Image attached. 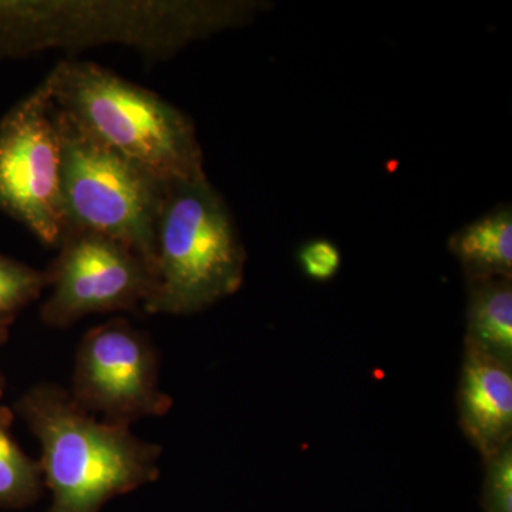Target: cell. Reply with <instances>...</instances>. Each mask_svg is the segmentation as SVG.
Returning a JSON list of instances; mask_svg holds the SVG:
<instances>
[{"mask_svg": "<svg viewBox=\"0 0 512 512\" xmlns=\"http://www.w3.org/2000/svg\"><path fill=\"white\" fill-rule=\"evenodd\" d=\"M15 414L0 407V508H25L39 500L45 487L42 464L23 453L12 434Z\"/></svg>", "mask_w": 512, "mask_h": 512, "instance_id": "11", "label": "cell"}, {"mask_svg": "<svg viewBox=\"0 0 512 512\" xmlns=\"http://www.w3.org/2000/svg\"><path fill=\"white\" fill-rule=\"evenodd\" d=\"M47 286L46 271L0 255V325H12L16 316L39 299Z\"/></svg>", "mask_w": 512, "mask_h": 512, "instance_id": "12", "label": "cell"}, {"mask_svg": "<svg viewBox=\"0 0 512 512\" xmlns=\"http://www.w3.org/2000/svg\"><path fill=\"white\" fill-rule=\"evenodd\" d=\"M303 274L316 282H328L338 275L342 255L339 248L328 239H312L298 252Z\"/></svg>", "mask_w": 512, "mask_h": 512, "instance_id": "14", "label": "cell"}, {"mask_svg": "<svg viewBox=\"0 0 512 512\" xmlns=\"http://www.w3.org/2000/svg\"><path fill=\"white\" fill-rule=\"evenodd\" d=\"M458 421L485 458L512 443V366L464 342L457 392Z\"/></svg>", "mask_w": 512, "mask_h": 512, "instance_id": "8", "label": "cell"}, {"mask_svg": "<svg viewBox=\"0 0 512 512\" xmlns=\"http://www.w3.org/2000/svg\"><path fill=\"white\" fill-rule=\"evenodd\" d=\"M484 512H512V443L484 460Z\"/></svg>", "mask_w": 512, "mask_h": 512, "instance_id": "13", "label": "cell"}, {"mask_svg": "<svg viewBox=\"0 0 512 512\" xmlns=\"http://www.w3.org/2000/svg\"><path fill=\"white\" fill-rule=\"evenodd\" d=\"M74 402L106 421L130 426L170 412L173 400L158 389L157 353L127 320L116 318L86 333L73 373Z\"/></svg>", "mask_w": 512, "mask_h": 512, "instance_id": "7", "label": "cell"}, {"mask_svg": "<svg viewBox=\"0 0 512 512\" xmlns=\"http://www.w3.org/2000/svg\"><path fill=\"white\" fill-rule=\"evenodd\" d=\"M464 342L512 366V278L467 281Z\"/></svg>", "mask_w": 512, "mask_h": 512, "instance_id": "10", "label": "cell"}, {"mask_svg": "<svg viewBox=\"0 0 512 512\" xmlns=\"http://www.w3.org/2000/svg\"><path fill=\"white\" fill-rule=\"evenodd\" d=\"M466 281L512 278V208L501 205L464 225L448 239Z\"/></svg>", "mask_w": 512, "mask_h": 512, "instance_id": "9", "label": "cell"}, {"mask_svg": "<svg viewBox=\"0 0 512 512\" xmlns=\"http://www.w3.org/2000/svg\"><path fill=\"white\" fill-rule=\"evenodd\" d=\"M15 412L42 444L43 478L53 493L47 512H99L116 495L160 476V447L97 420L55 384L32 387Z\"/></svg>", "mask_w": 512, "mask_h": 512, "instance_id": "1", "label": "cell"}, {"mask_svg": "<svg viewBox=\"0 0 512 512\" xmlns=\"http://www.w3.org/2000/svg\"><path fill=\"white\" fill-rule=\"evenodd\" d=\"M53 103L74 126L165 181L205 174L194 123L163 97L83 60L47 74Z\"/></svg>", "mask_w": 512, "mask_h": 512, "instance_id": "2", "label": "cell"}, {"mask_svg": "<svg viewBox=\"0 0 512 512\" xmlns=\"http://www.w3.org/2000/svg\"><path fill=\"white\" fill-rule=\"evenodd\" d=\"M9 328L10 326L0 325V348H2L3 343L6 342L9 338ZM6 380L3 377L2 372H0V399L3 397V393H5Z\"/></svg>", "mask_w": 512, "mask_h": 512, "instance_id": "15", "label": "cell"}, {"mask_svg": "<svg viewBox=\"0 0 512 512\" xmlns=\"http://www.w3.org/2000/svg\"><path fill=\"white\" fill-rule=\"evenodd\" d=\"M47 269L52 288L40 316L67 328L93 313L134 312L153 298L157 278L126 245L93 232H67Z\"/></svg>", "mask_w": 512, "mask_h": 512, "instance_id": "6", "label": "cell"}, {"mask_svg": "<svg viewBox=\"0 0 512 512\" xmlns=\"http://www.w3.org/2000/svg\"><path fill=\"white\" fill-rule=\"evenodd\" d=\"M56 123L64 235L93 232L119 241L156 274L157 221L168 181L87 136L57 107Z\"/></svg>", "mask_w": 512, "mask_h": 512, "instance_id": "4", "label": "cell"}, {"mask_svg": "<svg viewBox=\"0 0 512 512\" xmlns=\"http://www.w3.org/2000/svg\"><path fill=\"white\" fill-rule=\"evenodd\" d=\"M60 180L62 144L45 77L0 120V212L52 248L64 237Z\"/></svg>", "mask_w": 512, "mask_h": 512, "instance_id": "5", "label": "cell"}, {"mask_svg": "<svg viewBox=\"0 0 512 512\" xmlns=\"http://www.w3.org/2000/svg\"><path fill=\"white\" fill-rule=\"evenodd\" d=\"M245 262L231 211L207 174L168 181L157 221V289L143 311H205L241 288Z\"/></svg>", "mask_w": 512, "mask_h": 512, "instance_id": "3", "label": "cell"}]
</instances>
